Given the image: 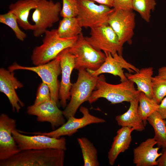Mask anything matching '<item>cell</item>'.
Wrapping results in <instances>:
<instances>
[{
  "label": "cell",
  "instance_id": "10",
  "mask_svg": "<svg viewBox=\"0 0 166 166\" xmlns=\"http://www.w3.org/2000/svg\"><path fill=\"white\" fill-rule=\"evenodd\" d=\"M12 134L21 151L49 148L65 151L67 149L66 139L64 137L57 138L40 134L26 135L17 129L12 131Z\"/></svg>",
  "mask_w": 166,
  "mask_h": 166
},
{
  "label": "cell",
  "instance_id": "27",
  "mask_svg": "<svg viewBox=\"0 0 166 166\" xmlns=\"http://www.w3.org/2000/svg\"><path fill=\"white\" fill-rule=\"evenodd\" d=\"M156 2L155 0H132V7L146 22H149L151 13L155 9Z\"/></svg>",
  "mask_w": 166,
  "mask_h": 166
},
{
  "label": "cell",
  "instance_id": "2",
  "mask_svg": "<svg viewBox=\"0 0 166 166\" xmlns=\"http://www.w3.org/2000/svg\"><path fill=\"white\" fill-rule=\"evenodd\" d=\"M134 83L128 79L118 84H111L106 82L103 75L98 76L95 90L93 92L88 101L91 104L103 98L112 104L130 102L138 98L141 92L136 89Z\"/></svg>",
  "mask_w": 166,
  "mask_h": 166
},
{
  "label": "cell",
  "instance_id": "30",
  "mask_svg": "<svg viewBox=\"0 0 166 166\" xmlns=\"http://www.w3.org/2000/svg\"><path fill=\"white\" fill-rule=\"evenodd\" d=\"M60 15L62 18L77 17L79 12L77 0H62Z\"/></svg>",
  "mask_w": 166,
  "mask_h": 166
},
{
  "label": "cell",
  "instance_id": "7",
  "mask_svg": "<svg viewBox=\"0 0 166 166\" xmlns=\"http://www.w3.org/2000/svg\"><path fill=\"white\" fill-rule=\"evenodd\" d=\"M61 7L59 2L53 0H40L32 16L34 37H38L44 34L48 28L59 21Z\"/></svg>",
  "mask_w": 166,
  "mask_h": 166
},
{
  "label": "cell",
  "instance_id": "26",
  "mask_svg": "<svg viewBox=\"0 0 166 166\" xmlns=\"http://www.w3.org/2000/svg\"><path fill=\"white\" fill-rule=\"evenodd\" d=\"M138 98L139 103L138 108V113L145 125L147 118L153 113L158 111L159 104L142 92L140 93Z\"/></svg>",
  "mask_w": 166,
  "mask_h": 166
},
{
  "label": "cell",
  "instance_id": "34",
  "mask_svg": "<svg viewBox=\"0 0 166 166\" xmlns=\"http://www.w3.org/2000/svg\"><path fill=\"white\" fill-rule=\"evenodd\" d=\"M158 166H166V148L157 160Z\"/></svg>",
  "mask_w": 166,
  "mask_h": 166
},
{
  "label": "cell",
  "instance_id": "13",
  "mask_svg": "<svg viewBox=\"0 0 166 166\" xmlns=\"http://www.w3.org/2000/svg\"><path fill=\"white\" fill-rule=\"evenodd\" d=\"M16 129L14 119L2 113L0 116V160L7 159L21 150L16 142L12 131Z\"/></svg>",
  "mask_w": 166,
  "mask_h": 166
},
{
  "label": "cell",
  "instance_id": "9",
  "mask_svg": "<svg viewBox=\"0 0 166 166\" xmlns=\"http://www.w3.org/2000/svg\"><path fill=\"white\" fill-rule=\"evenodd\" d=\"M89 37L86 40L94 48L112 54L118 53L122 55L123 45L118 36L108 25L91 29Z\"/></svg>",
  "mask_w": 166,
  "mask_h": 166
},
{
  "label": "cell",
  "instance_id": "24",
  "mask_svg": "<svg viewBox=\"0 0 166 166\" xmlns=\"http://www.w3.org/2000/svg\"><path fill=\"white\" fill-rule=\"evenodd\" d=\"M82 27L77 17L63 18L57 31L61 38H71L77 36L82 32Z\"/></svg>",
  "mask_w": 166,
  "mask_h": 166
},
{
  "label": "cell",
  "instance_id": "5",
  "mask_svg": "<svg viewBox=\"0 0 166 166\" xmlns=\"http://www.w3.org/2000/svg\"><path fill=\"white\" fill-rule=\"evenodd\" d=\"M75 56L74 69L95 70L104 62L106 55L102 51L93 47L85 39L81 32L74 44L68 48Z\"/></svg>",
  "mask_w": 166,
  "mask_h": 166
},
{
  "label": "cell",
  "instance_id": "21",
  "mask_svg": "<svg viewBox=\"0 0 166 166\" xmlns=\"http://www.w3.org/2000/svg\"><path fill=\"white\" fill-rule=\"evenodd\" d=\"M128 110L121 115L116 116L115 120L118 125L121 127L132 128L134 130L142 131L145 129V125L138 112V98L130 102Z\"/></svg>",
  "mask_w": 166,
  "mask_h": 166
},
{
  "label": "cell",
  "instance_id": "14",
  "mask_svg": "<svg viewBox=\"0 0 166 166\" xmlns=\"http://www.w3.org/2000/svg\"><path fill=\"white\" fill-rule=\"evenodd\" d=\"M57 104L51 100L38 104H34L28 106L27 113L36 116L38 122L49 123L54 129L65 123L62 111L58 108Z\"/></svg>",
  "mask_w": 166,
  "mask_h": 166
},
{
  "label": "cell",
  "instance_id": "19",
  "mask_svg": "<svg viewBox=\"0 0 166 166\" xmlns=\"http://www.w3.org/2000/svg\"><path fill=\"white\" fill-rule=\"evenodd\" d=\"M40 0H18L11 3L9 11L17 17L19 26L25 30H32L34 25L28 20L30 11L34 9Z\"/></svg>",
  "mask_w": 166,
  "mask_h": 166
},
{
  "label": "cell",
  "instance_id": "28",
  "mask_svg": "<svg viewBox=\"0 0 166 166\" xmlns=\"http://www.w3.org/2000/svg\"><path fill=\"white\" fill-rule=\"evenodd\" d=\"M0 22L9 27L14 32L17 38L23 41L26 38V34L19 28L16 15L8 11L0 15Z\"/></svg>",
  "mask_w": 166,
  "mask_h": 166
},
{
  "label": "cell",
  "instance_id": "6",
  "mask_svg": "<svg viewBox=\"0 0 166 166\" xmlns=\"http://www.w3.org/2000/svg\"><path fill=\"white\" fill-rule=\"evenodd\" d=\"M8 70L14 71L18 70H27L36 73L42 82L48 86L50 91L51 99L57 104L58 103L60 83L58 80L61 73L59 55L49 62L39 65L26 66L14 62L8 67Z\"/></svg>",
  "mask_w": 166,
  "mask_h": 166
},
{
  "label": "cell",
  "instance_id": "23",
  "mask_svg": "<svg viewBox=\"0 0 166 166\" xmlns=\"http://www.w3.org/2000/svg\"><path fill=\"white\" fill-rule=\"evenodd\" d=\"M147 121L154 129V138L157 142L156 144L164 149L166 148V126L164 119L156 111L151 114Z\"/></svg>",
  "mask_w": 166,
  "mask_h": 166
},
{
  "label": "cell",
  "instance_id": "4",
  "mask_svg": "<svg viewBox=\"0 0 166 166\" xmlns=\"http://www.w3.org/2000/svg\"><path fill=\"white\" fill-rule=\"evenodd\" d=\"M77 80L73 84L70 91V100L62 111L66 119L74 116L78 109L85 101H88L95 88L98 76H94L85 69L78 70Z\"/></svg>",
  "mask_w": 166,
  "mask_h": 166
},
{
  "label": "cell",
  "instance_id": "1",
  "mask_svg": "<svg viewBox=\"0 0 166 166\" xmlns=\"http://www.w3.org/2000/svg\"><path fill=\"white\" fill-rule=\"evenodd\" d=\"M64 161L65 151L62 150L29 149L0 160V166H63Z\"/></svg>",
  "mask_w": 166,
  "mask_h": 166
},
{
  "label": "cell",
  "instance_id": "37",
  "mask_svg": "<svg viewBox=\"0 0 166 166\" xmlns=\"http://www.w3.org/2000/svg\"><path fill=\"white\" fill-rule=\"evenodd\" d=\"M165 125L166 126V119H165Z\"/></svg>",
  "mask_w": 166,
  "mask_h": 166
},
{
  "label": "cell",
  "instance_id": "17",
  "mask_svg": "<svg viewBox=\"0 0 166 166\" xmlns=\"http://www.w3.org/2000/svg\"><path fill=\"white\" fill-rule=\"evenodd\" d=\"M23 86L15 77L14 71L1 68L0 69V91L7 97L14 112L19 113L24 103L19 99L16 90Z\"/></svg>",
  "mask_w": 166,
  "mask_h": 166
},
{
  "label": "cell",
  "instance_id": "12",
  "mask_svg": "<svg viewBox=\"0 0 166 166\" xmlns=\"http://www.w3.org/2000/svg\"><path fill=\"white\" fill-rule=\"evenodd\" d=\"M135 14L133 10H114L109 17L108 24L117 35L121 45L131 44L135 26Z\"/></svg>",
  "mask_w": 166,
  "mask_h": 166
},
{
  "label": "cell",
  "instance_id": "35",
  "mask_svg": "<svg viewBox=\"0 0 166 166\" xmlns=\"http://www.w3.org/2000/svg\"><path fill=\"white\" fill-rule=\"evenodd\" d=\"M99 4L103 5L110 7H113L114 0H92Z\"/></svg>",
  "mask_w": 166,
  "mask_h": 166
},
{
  "label": "cell",
  "instance_id": "15",
  "mask_svg": "<svg viewBox=\"0 0 166 166\" xmlns=\"http://www.w3.org/2000/svg\"><path fill=\"white\" fill-rule=\"evenodd\" d=\"M105 54L106 57L105 59L98 69L95 70L86 69L92 76H98L102 73H109L118 76L120 78L121 81L123 82L128 80L124 73L123 69H125L130 73L139 72V69L127 61L122 55L118 53L113 54L110 53Z\"/></svg>",
  "mask_w": 166,
  "mask_h": 166
},
{
  "label": "cell",
  "instance_id": "8",
  "mask_svg": "<svg viewBox=\"0 0 166 166\" xmlns=\"http://www.w3.org/2000/svg\"><path fill=\"white\" fill-rule=\"evenodd\" d=\"M79 12L77 17L82 27L91 29L108 25L109 16L114 10L96 4L92 0H77Z\"/></svg>",
  "mask_w": 166,
  "mask_h": 166
},
{
  "label": "cell",
  "instance_id": "32",
  "mask_svg": "<svg viewBox=\"0 0 166 166\" xmlns=\"http://www.w3.org/2000/svg\"><path fill=\"white\" fill-rule=\"evenodd\" d=\"M132 0H114L113 7L114 10H132Z\"/></svg>",
  "mask_w": 166,
  "mask_h": 166
},
{
  "label": "cell",
  "instance_id": "36",
  "mask_svg": "<svg viewBox=\"0 0 166 166\" xmlns=\"http://www.w3.org/2000/svg\"><path fill=\"white\" fill-rule=\"evenodd\" d=\"M157 76L159 78L166 79V66L162 67L159 69L158 74Z\"/></svg>",
  "mask_w": 166,
  "mask_h": 166
},
{
  "label": "cell",
  "instance_id": "18",
  "mask_svg": "<svg viewBox=\"0 0 166 166\" xmlns=\"http://www.w3.org/2000/svg\"><path fill=\"white\" fill-rule=\"evenodd\" d=\"M157 142L153 138H149L141 142L133 150V163L136 166L157 165V159L162 153H159L160 147H154Z\"/></svg>",
  "mask_w": 166,
  "mask_h": 166
},
{
  "label": "cell",
  "instance_id": "11",
  "mask_svg": "<svg viewBox=\"0 0 166 166\" xmlns=\"http://www.w3.org/2000/svg\"><path fill=\"white\" fill-rule=\"evenodd\" d=\"M80 111L82 113L81 117L77 118L71 116L67 121L57 128L48 132H26L27 134H40L57 138L64 136H70L77 132L79 129L92 124L102 123L105 122L103 119L91 114L86 107L81 106Z\"/></svg>",
  "mask_w": 166,
  "mask_h": 166
},
{
  "label": "cell",
  "instance_id": "33",
  "mask_svg": "<svg viewBox=\"0 0 166 166\" xmlns=\"http://www.w3.org/2000/svg\"><path fill=\"white\" fill-rule=\"evenodd\" d=\"M157 111L163 119H166V96L159 104Z\"/></svg>",
  "mask_w": 166,
  "mask_h": 166
},
{
  "label": "cell",
  "instance_id": "20",
  "mask_svg": "<svg viewBox=\"0 0 166 166\" xmlns=\"http://www.w3.org/2000/svg\"><path fill=\"white\" fill-rule=\"evenodd\" d=\"M133 130L132 128L122 127L117 131L108 152L110 165H113L119 155L128 149L132 141L131 133Z\"/></svg>",
  "mask_w": 166,
  "mask_h": 166
},
{
  "label": "cell",
  "instance_id": "31",
  "mask_svg": "<svg viewBox=\"0 0 166 166\" xmlns=\"http://www.w3.org/2000/svg\"><path fill=\"white\" fill-rule=\"evenodd\" d=\"M50 100L49 88L47 84L42 82L38 88L34 104H38Z\"/></svg>",
  "mask_w": 166,
  "mask_h": 166
},
{
  "label": "cell",
  "instance_id": "3",
  "mask_svg": "<svg viewBox=\"0 0 166 166\" xmlns=\"http://www.w3.org/2000/svg\"><path fill=\"white\" fill-rule=\"evenodd\" d=\"M44 34L42 43L35 47L32 53L31 59L35 66L46 63L55 59L63 50L72 46L78 36L62 38L55 29L47 30Z\"/></svg>",
  "mask_w": 166,
  "mask_h": 166
},
{
  "label": "cell",
  "instance_id": "25",
  "mask_svg": "<svg viewBox=\"0 0 166 166\" xmlns=\"http://www.w3.org/2000/svg\"><path fill=\"white\" fill-rule=\"evenodd\" d=\"M84 161V166H99L97 150L93 144L85 137L77 138Z\"/></svg>",
  "mask_w": 166,
  "mask_h": 166
},
{
  "label": "cell",
  "instance_id": "29",
  "mask_svg": "<svg viewBox=\"0 0 166 166\" xmlns=\"http://www.w3.org/2000/svg\"><path fill=\"white\" fill-rule=\"evenodd\" d=\"M152 99L159 104L166 96V79L159 78L156 75L152 77Z\"/></svg>",
  "mask_w": 166,
  "mask_h": 166
},
{
  "label": "cell",
  "instance_id": "22",
  "mask_svg": "<svg viewBox=\"0 0 166 166\" xmlns=\"http://www.w3.org/2000/svg\"><path fill=\"white\" fill-rule=\"evenodd\" d=\"M152 67L142 68L138 72L132 74L126 73L125 75L127 79L135 83L137 90L143 93L148 97L152 99V79L153 74Z\"/></svg>",
  "mask_w": 166,
  "mask_h": 166
},
{
  "label": "cell",
  "instance_id": "16",
  "mask_svg": "<svg viewBox=\"0 0 166 166\" xmlns=\"http://www.w3.org/2000/svg\"><path fill=\"white\" fill-rule=\"evenodd\" d=\"M59 55L61 69V79L59 90L60 104L63 108L67 106V101L70 97V91L73 85L71 76L75 65V56L68 50V48L62 51Z\"/></svg>",
  "mask_w": 166,
  "mask_h": 166
}]
</instances>
